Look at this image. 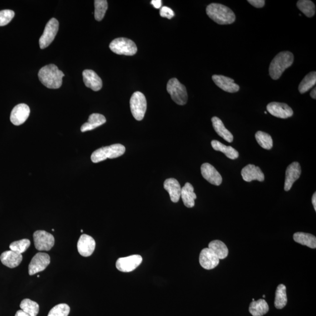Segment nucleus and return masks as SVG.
I'll return each instance as SVG.
<instances>
[{"label": "nucleus", "instance_id": "obj_1", "mask_svg": "<svg viewBox=\"0 0 316 316\" xmlns=\"http://www.w3.org/2000/svg\"><path fill=\"white\" fill-rule=\"evenodd\" d=\"M65 75L60 71L55 65L51 64L45 66L39 70L38 78L45 87L57 89L61 87L62 79Z\"/></svg>", "mask_w": 316, "mask_h": 316}, {"label": "nucleus", "instance_id": "obj_2", "mask_svg": "<svg viewBox=\"0 0 316 316\" xmlns=\"http://www.w3.org/2000/svg\"><path fill=\"white\" fill-rule=\"evenodd\" d=\"M206 13L212 21L219 25H229L235 21V15L227 6L211 3L206 8Z\"/></svg>", "mask_w": 316, "mask_h": 316}, {"label": "nucleus", "instance_id": "obj_3", "mask_svg": "<svg viewBox=\"0 0 316 316\" xmlns=\"http://www.w3.org/2000/svg\"><path fill=\"white\" fill-rule=\"evenodd\" d=\"M294 61V56L291 52L284 51L279 53L272 60L269 66V75L272 79H279L285 70L292 65Z\"/></svg>", "mask_w": 316, "mask_h": 316}, {"label": "nucleus", "instance_id": "obj_4", "mask_svg": "<svg viewBox=\"0 0 316 316\" xmlns=\"http://www.w3.org/2000/svg\"><path fill=\"white\" fill-rule=\"evenodd\" d=\"M125 152L124 145L119 144L105 146L93 152L91 160L93 163H99L106 159H114L122 156Z\"/></svg>", "mask_w": 316, "mask_h": 316}, {"label": "nucleus", "instance_id": "obj_5", "mask_svg": "<svg viewBox=\"0 0 316 316\" xmlns=\"http://www.w3.org/2000/svg\"><path fill=\"white\" fill-rule=\"evenodd\" d=\"M167 91L173 101L176 104L184 105L188 102L187 90L184 85L176 78L169 80L167 84Z\"/></svg>", "mask_w": 316, "mask_h": 316}, {"label": "nucleus", "instance_id": "obj_6", "mask_svg": "<svg viewBox=\"0 0 316 316\" xmlns=\"http://www.w3.org/2000/svg\"><path fill=\"white\" fill-rule=\"evenodd\" d=\"M111 51L117 55L133 56L137 52V47L131 39L118 38L113 40L109 44Z\"/></svg>", "mask_w": 316, "mask_h": 316}, {"label": "nucleus", "instance_id": "obj_7", "mask_svg": "<svg viewBox=\"0 0 316 316\" xmlns=\"http://www.w3.org/2000/svg\"><path fill=\"white\" fill-rule=\"evenodd\" d=\"M129 104L133 117L137 121L142 120L147 108L144 95L141 92H135L131 96Z\"/></svg>", "mask_w": 316, "mask_h": 316}, {"label": "nucleus", "instance_id": "obj_8", "mask_svg": "<svg viewBox=\"0 0 316 316\" xmlns=\"http://www.w3.org/2000/svg\"><path fill=\"white\" fill-rule=\"evenodd\" d=\"M59 22L56 18L49 20L46 25L44 33L39 39V46L42 49L47 48L54 41L59 30Z\"/></svg>", "mask_w": 316, "mask_h": 316}, {"label": "nucleus", "instance_id": "obj_9", "mask_svg": "<svg viewBox=\"0 0 316 316\" xmlns=\"http://www.w3.org/2000/svg\"><path fill=\"white\" fill-rule=\"evenodd\" d=\"M33 237H34L35 247L38 251H48L51 250L54 246V236L45 231H35Z\"/></svg>", "mask_w": 316, "mask_h": 316}, {"label": "nucleus", "instance_id": "obj_10", "mask_svg": "<svg viewBox=\"0 0 316 316\" xmlns=\"http://www.w3.org/2000/svg\"><path fill=\"white\" fill-rule=\"evenodd\" d=\"M51 262L49 255L46 253L39 252L32 259L29 265V275H34L44 271Z\"/></svg>", "mask_w": 316, "mask_h": 316}, {"label": "nucleus", "instance_id": "obj_11", "mask_svg": "<svg viewBox=\"0 0 316 316\" xmlns=\"http://www.w3.org/2000/svg\"><path fill=\"white\" fill-rule=\"evenodd\" d=\"M142 262V258L141 255H133L118 259L115 265L119 271L130 272L138 268Z\"/></svg>", "mask_w": 316, "mask_h": 316}, {"label": "nucleus", "instance_id": "obj_12", "mask_svg": "<svg viewBox=\"0 0 316 316\" xmlns=\"http://www.w3.org/2000/svg\"><path fill=\"white\" fill-rule=\"evenodd\" d=\"M267 109L272 115L277 118L286 119L294 114L292 108L285 103L272 102L267 105Z\"/></svg>", "mask_w": 316, "mask_h": 316}, {"label": "nucleus", "instance_id": "obj_13", "mask_svg": "<svg viewBox=\"0 0 316 316\" xmlns=\"http://www.w3.org/2000/svg\"><path fill=\"white\" fill-rule=\"evenodd\" d=\"M301 173V165L297 162H293L288 166L285 174L284 186L285 191H290L294 183L300 178Z\"/></svg>", "mask_w": 316, "mask_h": 316}, {"label": "nucleus", "instance_id": "obj_14", "mask_svg": "<svg viewBox=\"0 0 316 316\" xmlns=\"http://www.w3.org/2000/svg\"><path fill=\"white\" fill-rule=\"evenodd\" d=\"M30 114V108L25 104H19L12 109L10 115V121L13 124L18 126L24 124Z\"/></svg>", "mask_w": 316, "mask_h": 316}, {"label": "nucleus", "instance_id": "obj_15", "mask_svg": "<svg viewBox=\"0 0 316 316\" xmlns=\"http://www.w3.org/2000/svg\"><path fill=\"white\" fill-rule=\"evenodd\" d=\"M199 262L203 268L211 270L219 264V259L211 249L205 248L200 254Z\"/></svg>", "mask_w": 316, "mask_h": 316}, {"label": "nucleus", "instance_id": "obj_16", "mask_svg": "<svg viewBox=\"0 0 316 316\" xmlns=\"http://www.w3.org/2000/svg\"><path fill=\"white\" fill-rule=\"evenodd\" d=\"M96 248V242L91 236L82 234L78 242V250L83 257H88L93 254Z\"/></svg>", "mask_w": 316, "mask_h": 316}, {"label": "nucleus", "instance_id": "obj_17", "mask_svg": "<svg viewBox=\"0 0 316 316\" xmlns=\"http://www.w3.org/2000/svg\"><path fill=\"white\" fill-rule=\"evenodd\" d=\"M201 173L206 181L215 186H219L221 184L222 179L219 173L216 170L213 166L205 163L201 166Z\"/></svg>", "mask_w": 316, "mask_h": 316}, {"label": "nucleus", "instance_id": "obj_18", "mask_svg": "<svg viewBox=\"0 0 316 316\" xmlns=\"http://www.w3.org/2000/svg\"><path fill=\"white\" fill-rule=\"evenodd\" d=\"M241 175L244 181L251 182L257 180L259 182H263L265 179L264 173L261 169L254 165L249 164L245 166L241 171Z\"/></svg>", "mask_w": 316, "mask_h": 316}, {"label": "nucleus", "instance_id": "obj_19", "mask_svg": "<svg viewBox=\"0 0 316 316\" xmlns=\"http://www.w3.org/2000/svg\"><path fill=\"white\" fill-rule=\"evenodd\" d=\"M212 79L215 84L224 92L233 93L239 91V86L236 84L232 79L222 75H215L212 76Z\"/></svg>", "mask_w": 316, "mask_h": 316}, {"label": "nucleus", "instance_id": "obj_20", "mask_svg": "<svg viewBox=\"0 0 316 316\" xmlns=\"http://www.w3.org/2000/svg\"><path fill=\"white\" fill-rule=\"evenodd\" d=\"M83 81L86 87L98 92L103 87L102 80L95 71L86 69L83 72Z\"/></svg>", "mask_w": 316, "mask_h": 316}, {"label": "nucleus", "instance_id": "obj_21", "mask_svg": "<svg viewBox=\"0 0 316 316\" xmlns=\"http://www.w3.org/2000/svg\"><path fill=\"white\" fill-rule=\"evenodd\" d=\"M164 189L169 193L172 202L177 203L181 198V186L174 178L166 179L164 182Z\"/></svg>", "mask_w": 316, "mask_h": 316}, {"label": "nucleus", "instance_id": "obj_22", "mask_svg": "<svg viewBox=\"0 0 316 316\" xmlns=\"http://www.w3.org/2000/svg\"><path fill=\"white\" fill-rule=\"evenodd\" d=\"M2 264L9 268L17 267L22 261V254L11 250L2 252L0 256Z\"/></svg>", "mask_w": 316, "mask_h": 316}, {"label": "nucleus", "instance_id": "obj_23", "mask_svg": "<svg viewBox=\"0 0 316 316\" xmlns=\"http://www.w3.org/2000/svg\"><path fill=\"white\" fill-rule=\"evenodd\" d=\"M183 202L186 208H192L195 205V200L197 198L194 188L190 183H186L181 190V195Z\"/></svg>", "mask_w": 316, "mask_h": 316}, {"label": "nucleus", "instance_id": "obj_24", "mask_svg": "<svg viewBox=\"0 0 316 316\" xmlns=\"http://www.w3.org/2000/svg\"><path fill=\"white\" fill-rule=\"evenodd\" d=\"M106 122V118L104 115L94 113L89 116L88 121L81 126V131L85 132L92 131Z\"/></svg>", "mask_w": 316, "mask_h": 316}, {"label": "nucleus", "instance_id": "obj_25", "mask_svg": "<svg viewBox=\"0 0 316 316\" xmlns=\"http://www.w3.org/2000/svg\"><path fill=\"white\" fill-rule=\"evenodd\" d=\"M212 126L217 134L226 141L231 143L233 141V135L225 127L223 122L217 117L211 118Z\"/></svg>", "mask_w": 316, "mask_h": 316}, {"label": "nucleus", "instance_id": "obj_26", "mask_svg": "<svg viewBox=\"0 0 316 316\" xmlns=\"http://www.w3.org/2000/svg\"><path fill=\"white\" fill-rule=\"evenodd\" d=\"M211 144L212 148H213L215 151H220L223 153L228 158L234 160V159L238 158V152L232 148V146H226L217 140H212Z\"/></svg>", "mask_w": 316, "mask_h": 316}, {"label": "nucleus", "instance_id": "obj_27", "mask_svg": "<svg viewBox=\"0 0 316 316\" xmlns=\"http://www.w3.org/2000/svg\"><path fill=\"white\" fill-rule=\"evenodd\" d=\"M269 311V306L264 299L252 301L249 305V312L253 316H262Z\"/></svg>", "mask_w": 316, "mask_h": 316}, {"label": "nucleus", "instance_id": "obj_28", "mask_svg": "<svg viewBox=\"0 0 316 316\" xmlns=\"http://www.w3.org/2000/svg\"><path fill=\"white\" fill-rule=\"evenodd\" d=\"M294 239L298 243L309 248H316V238L314 235L302 232H296L294 235Z\"/></svg>", "mask_w": 316, "mask_h": 316}, {"label": "nucleus", "instance_id": "obj_29", "mask_svg": "<svg viewBox=\"0 0 316 316\" xmlns=\"http://www.w3.org/2000/svg\"><path fill=\"white\" fill-rule=\"evenodd\" d=\"M208 248L214 253L219 259H225L228 256V248L224 242L221 241H212L210 242Z\"/></svg>", "mask_w": 316, "mask_h": 316}, {"label": "nucleus", "instance_id": "obj_30", "mask_svg": "<svg viewBox=\"0 0 316 316\" xmlns=\"http://www.w3.org/2000/svg\"><path fill=\"white\" fill-rule=\"evenodd\" d=\"M287 302V288L284 284H280L276 290L275 307L278 309H282L286 307Z\"/></svg>", "mask_w": 316, "mask_h": 316}, {"label": "nucleus", "instance_id": "obj_31", "mask_svg": "<svg viewBox=\"0 0 316 316\" xmlns=\"http://www.w3.org/2000/svg\"><path fill=\"white\" fill-rule=\"evenodd\" d=\"M316 83V72H312L305 76L299 86V91L301 94L308 92L314 88Z\"/></svg>", "mask_w": 316, "mask_h": 316}, {"label": "nucleus", "instance_id": "obj_32", "mask_svg": "<svg viewBox=\"0 0 316 316\" xmlns=\"http://www.w3.org/2000/svg\"><path fill=\"white\" fill-rule=\"evenodd\" d=\"M297 6L308 18H311L315 15L316 6L311 0H300L297 2Z\"/></svg>", "mask_w": 316, "mask_h": 316}, {"label": "nucleus", "instance_id": "obj_33", "mask_svg": "<svg viewBox=\"0 0 316 316\" xmlns=\"http://www.w3.org/2000/svg\"><path fill=\"white\" fill-rule=\"evenodd\" d=\"M20 308L22 311L30 316H37L39 311V307L37 303L30 300L29 299H24L20 304Z\"/></svg>", "mask_w": 316, "mask_h": 316}, {"label": "nucleus", "instance_id": "obj_34", "mask_svg": "<svg viewBox=\"0 0 316 316\" xmlns=\"http://www.w3.org/2000/svg\"><path fill=\"white\" fill-rule=\"evenodd\" d=\"M255 139L262 148L270 150L273 147L272 138L271 136L267 133L258 131L255 134Z\"/></svg>", "mask_w": 316, "mask_h": 316}, {"label": "nucleus", "instance_id": "obj_35", "mask_svg": "<svg viewBox=\"0 0 316 316\" xmlns=\"http://www.w3.org/2000/svg\"><path fill=\"white\" fill-rule=\"evenodd\" d=\"M95 17L98 21H101L105 17L108 9V3L106 0H95Z\"/></svg>", "mask_w": 316, "mask_h": 316}, {"label": "nucleus", "instance_id": "obj_36", "mask_svg": "<svg viewBox=\"0 0 316 316\" xmlns=\"http://www.w3.org/2000/svg\"><path fill=\"white\" fill-rule=\"evenodd\" d=\"M31 245V242L28 239H23L21 240L16 241L12 242L9 245L10 250L18 253L22 254L27 250L28 248Z\"/></svg>", "mask_w": 316, "mask_h": 316}, {"label": "nucleus", "instance_id": "obj_37", "mask_svg": "<svg viewBox=\"0 0 316 316\" xmlns=\"http://www.w3.org/2000/svg\"><path fill=\"white\" fill-rule=\"evenodd\" d=\"M70 311L71 308L67 304H59L49 311L48 316H68Z\"/></svg>", "mask_w": 316, "mask_h": 316}, {"label": "nucleus", "instance_id": "obj_38", "mask_svg": "<svg viewBox=\"0 0 316 316\" xmlns=\"http://www.w3.org/2000/svg\"><path fill=\"white\" fill-rule=\"evenodd\" d=\"M14 15L15 13L12 10L5 9L0 11V26L7 25Z\"/></svg>", "mask_w": 316, "mask_h": 316}, {"label": "nucleus", "instance_id": "obj_39", "mask_svg": "<svg viewBox=\"0 0 316 316\" xmlns=\"http://www.w3.org/2000/svg\"><path fill=\"white\" fill-rule=\"evenodd\" d=\"M160 15L162 17L171 19L175 16V13L173 10L168 6H162L160 10Z\"/></svg>", "mask_w": 316, "mask_h": 316}, {"label": "nucleus", "instance_id": "obj_40", "mask_svg": "<svg viewBox=\"0 0 316 316\" xmlns=\"http://www.w3.org/2000/svg\"><path fill=\"white\" fill-rule=\"evenodd\" d=\"M249 4L254 6L255 8H262L265 4L264 0H248Z\"/></svg>", "mask_w": 316, "mask_h": 316}, {"label": "nucleus", "instance_id": "obj_41", "mask_svg": "<svg viewBox=\"0 0 316 316\" xmlns=\"http://www.w3.org/2000/svg\"><path fill=\"white\" fill-rule=\"evenodd\" d=\"M151 4L156 9L160 8L162 6L161 0H152Z\"/></svg>", "mask_w": 316, "mask_h": 316}, {"label": "nucleus", "instance_id": "obj_42", "mask_svg": "<svg viewBox=\"0 0 316 316\" xmlns=\"http://www.w3.org/2000/svg\"><path fill=\"white\" fill-rule=\"evenodd\" d=\"M15 316H30L28 315L27 314H26V313L24 312V311L22 310H19L16 312Z\"/></svg>", "mask_w": 316, "mask_h": 316}, {"label": "nucleus", "instance_id": "obj_43", "mask_svg": "<svg viewBox=\"0 0 316 316\" xmlns=\"http://www.w3.org/2000/svg\"><path fill=\"white\" fill-rule=\"evenodd\" d=\"M312 202L313 206H314L315 211H316V192L312 196Z\"/></svg>", "mask_w": 316, "mask_h": 316}, {"label": "nucleus", "instance_id": "obj_44", "mask_svg": "<svg viewBox=\"0 0 316 316\" xmlns=\"http://www.w3.org/2000/svg\"><path fill=\"white\" fill-rule=\"evenodd\" d=\"M311 96L312 99H316V89L314 88V90L311 93Z\"/></svg>", "mask_w": 316, "mask_h": 316}, {"label": "nucleus", "instance_id": "obj_45", "mask_svg": "<svg viewBox=\"0 0 316 316\" xmlns=\"http://www.w3.org/2000/svg\"><path fill=\"white\" fill-rule=\"evenodd\" d=\"M52 231H55V229H52Z\"/></svg>", "mask_w": 316, "mask_h": 316}, {"label": "nucleus", "instance_id": "obj_46", "mask_svg": "<svg viewBox=\"0 0 316 316\" xmlns=\"http://www.w3.org/2000/svg\"><path fill=\"white\" fill-rule=\"evenodd\" d=\"M264 113H265V114H267V111H265Z\"/></svg>", "mask_w": 316, "mask_h": 316}, {"label": "nucleus", "instance_id": "obj_47", "mask_svg": "<svg viewBox=\"0 0 316 316\" xmlns=\"http://www.w3.org/2000/svg\"><path fill=\"white\" fill-rule=\"evenodd\" d=\"M81 232H83V229H82V230H81Z\"/></svg>", "mask_w": 316, "mask_h": 316}]
</instances>
